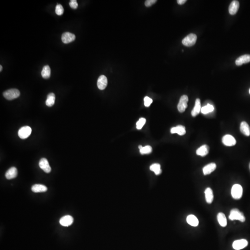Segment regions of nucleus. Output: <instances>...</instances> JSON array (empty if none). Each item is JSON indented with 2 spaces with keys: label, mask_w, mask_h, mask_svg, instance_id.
<instances>
[{
  "label": "nucleus",
  "mask_w": 250,
  "mask_h": 250,
  "mask_svg": "<svg viewBox=\"0 0 250 250\" xmlns=\"http://www.w3.org/2000/svg\"><path fill=\"white\" fill-rule=\"evenodd\" d=\"M153 102V100L148 97H146L144 98V105L146 107H148L151 105Z\"/></svg>",
  "instance_id": "obj_32"
},
{
  "label": "nucleus",
  "mask_w": 250,
  "mask_h": 250,
  "mask_svg": "<svg viewBox=\"0 0 250 250\" xmlns=\"http://www.w3.org/2000/svg\"><path fill=\"white\" fill-rule=\"evenodd\" d=\"M189 101L188 97L186 95H183L180 98L179 103L177 105V109L180 113H183L185 111L188 107V102Z\"/></svg>",
  "instance_id": "obj_5"
},
{
  "label": "nucleus",
  "mask_w": 250,
  "mask_h": 250,
  "mask_svg": "<svg viewBox=\"0 0 250 250\" xmlns=\"http://www.w3.org/2000/svg\"><path fill=\"white\" fill-rule=\"evenodd\" d=\"M241 132L244 135L249 136L250 135V127L245 121H242L240 126Z\"/></svg>",
  "instance_id": "obj_19"
},
{
  "label": "nucleus",
  "mask_w": 250,
  "mask_h": 250,
  "mask_svg": "<svg viewBox=\"0 0 250 250\" xmlns=\"http://www.w3.org/2000/svg\"><path fill=\"white\" fill-rule=\"evenodd\" d=\"M55 12H56V14L58 15H61L63 14L64 12V8L63 7L61 4H58L56 6V9H55Z\"/></svg>",
  "instance_id": "obj_31"
},
{
  "label": "nucleus",
  "mask_w": 250,
  "mask_h": 250,
  "mask_svg": "<svg viewBox=\"0 0 250 250\" xmlns=\"http://www.w3.org/2000/svg\"><path fill=\"white\" fill-rule=\"evenodd\" d=\"M69 5L70 6L74 9H76L78 7V3L76 0H71V1H70L69 3Z\"/></svg>",
  "instance_id": "obj_33"
},
{
  "label": "nucleus",
  "mask_w": 250,
  "mask_h": 250,
  "mask_svg": "<svg viewBox=\"0 0 250 250\" xmlns=\"http://www.w3.org/2000/svg\"><path fill=\"white\" fill-rule=\"evenodd\" d=\"M249 93H250V90H249Z\"/></svg>",
  "instance_id": "obj_38"
},
{
  "label": "nucleus",
  "mask_w": 250,
  "mask_h": 250,
  "mask_svg": "<svg viewBox=\"0 0 250 250\" xmlns=\"http://www.w3.org/2000/svg\"><path fill=\"white\" fill-rule=\"evenodd\" d=\"M217 220L218 222L222 227H225L227 225V220L224 214L219 213L217 214Z\"/></svg>",
  "instance_id": "obj_24"
},
{
  "label": "nucleus",
  "mask_w": 250,
  "mask_h": 250,
  "mask_svg": "<svg viewBox=\"0 0 250 250\" xmlns=\"http://www.w3.org/2000/svg\"><path fill=\"white\" fill-rule=\"evenodd\" d=\"M197 38V36L195 34L191 33L183 39L182 43L186 47H192L196 43Z\"/></svg>",
  "instance_id": "obj_2"
},
{
  "label": "nucleus",
  "mask_w": 250,
  "mask_h": 250,
  "mask_svg": "<svg viewBox=\"0 0 250 250\" xmlns=\"http://www.w3.org/2000/svg\"><path fill=\"white\" fill-rule=\"evenodd\" d=\"M187 222L190 225L193 226H197L199 224V221L196 216L193 214H191L187 218Z\"/></svg>",
  "instance_id": "obj_23"
},
{
  "label": "nucleus",
  "mask_w": 250,
  "mask_h": 250,
  "mask_svg": "<svg viewBox=\"0 0 250 250\" xmlns=\"http://www.w3.org/2000/svg\"><path fill=\"white\" fill-rule=\"evenodd\" d=\"M240 7V3L238 1H233L229 7V12L231 15H234L237 13Z\"/></svg>",
  "instance_id": "obj_15"
},
{
  "label": "nucleus",
  "mask_w": 250,
  "mask_h": 250,
  "mask_svg": "<svg viewBox=\"0 0 250 250\" xmlns=\"http://www.w3.org/2000/svg\"><path fill=\"white\" fill-rule=\"evenodd\" d=\"M222 141L224 145L228 146H232L236 144V139L231 135L227 134L224 136Z\"/></svg>",
  "instance_id": "obj_8"
},
{
  "label": "nucleus",
  "mask_w": 250,
  "mask_h": 250,
  "mask_svg": "<svg viewBox=\"0 0 250 250\" xmlns=\"http://www.w3.org/2000/svg\"><path fill=\"white\" fill-rule=\"evenodd\" d=\"M51 70L49 66L48 65L44 66L41 71L42 77L43 78L46 79H48L51 76Z\"/></svg>",
  "instance_id": "obj_26"
},
{
  "label": "nucleus",
  "mask_w": 250,
  "mask_h": 250,
  "mask_svg": "<svg viewBox=\"0 0 250 250\" xmlns=\"http://www.w3.org/2000/svg\"><path fill=\"white\" fill-rule=\"evenodd\" d=\"M98 88L100 90H104L107 86V78L104 75H101L98 79L97 83Z\"/></svg>",
  "instance_id": "obj_11"
},
{
  "label": "nucleus",
  "mask_w": 250,
  "mask_h": 250,
  "mask_svg": "<svg viewBox=\"0 0 250 250\" xmlns=\"http://www.w3.org/2000/svg\"><path fill=\"white\" fill-rule=\"evenodd\" d=\"M250 62V55L245 54L238 58L235 61V64L237 66H241L243 64H246Z\"/></svg>",
  "instance_id": "obj_13"
},
{
  "label": "nucleus",
  "mask_w": 250,
  "mask_h": 250,
  "mask_svg": "<svg viewBox=\"0 0 250 250\" xmlns=\"http://www.w3.org/2000/svg\"><path fill=\"white\" fill-rule=\"evenodd\" d=\"M248 245V242L244 239L237 240L233 244V247L236 250H240L245 248Z\"/></svg>",
  "instance_id": "obj_10"
},
{
  "label": "nucleus",
  "mask_w": 250,
  "mask_h": 250,
  "mask_svg": "<svg viewBox=\"0 0 250 250\" xmlns=\"http://www.w3.org/2000/svg\"><path fill=\"white\" fill-rule=\"evenodd\" d=\"M138 148L140 150V153L141 154H150L152 152V147L150 146H145L143 147L142 146H138Z\"/></svg>",
  "instance_id": "obj_29"
},
{
  "label": "nucleus",
  "mask_w": 250,
  "mask_h": 250,
  "mask_svg": "<svg viewBox=\"0 0 250 250\" xmlns=\"http://www.w3.org/2000/svg\"><path fill=\"white\" fill-rule=\"evenodd\" d=\"M216 168V165L214 163H210L204 167L203 171L204 175L210 174Z\"/></svg>",
  "instance_id": "obj_14"
},
{
  "label": "nucleus",
  "mask_w": 250,
  "mask_h": 250,
  "mask_svg": "<svg viewBox=\"0 0 250 250\" xmlns=\"http://www.w3.org/2000/svg\"><path fill=\"white\" fill-rule=\"evenodd\" d=\"M209 150L210 148L207 145H203L196 150V154L202 157L206 156L209 153Z\"/></svg>",
  "instance_id": "obj_18"
},
{
  "label": "nucleus",
  "mask_w": 250,
  "mask_h": 250,
  "mask_svg": "<svg viewBox=\"0 0 250 250\" xmlns=\"http://www.w3.org/2000/svg\"><path fill=\"white\" fill-rule=\"evenodd\" d=\"M73 217L70 215H66L60 219L59 223L62 226H69L73 222Z\"/></svg>",
  "instance_id": "obj_12"
},
{
  "label": "nucleus",
  "mask_w": 250,
  "mask_h": 250,
  "mask_svg": "<svg viewBox=\"0 0 250 250\" xmlns=\"http://www.w3.org/2000/svg\"><path fill=\"white\" fill-rule=\"evenodd\" d=\"M231 194L233 198L235 200L241 199L243 194V188L241 186L238 184H234L232 188Z\"/></svg>",
  "instance_id": "obj_4"
},
{
  "label": "nucleus",
  "mask_w": 250,
  "mask_h": 250,
  "mask_svg": "<svg viewBox=\"0 0 250 250\" xmlns=\"http://www.w3.org/2000/svg\"><path fill=\"white\" fill-rule=\"evenodd\" d=\"M150 170L154 172L156 175H159L162 173V170L161 169V166L159 164H153L150 167Z\"/></svg>",
  "instance_id": "obj_27"
},
{
  "label": "nucleus",
  "mask_w": 250,
  "mask_h": 250,
  "mask_svg": "<svg viewBox=\"0 0 250 250\" xmlns=\"http://www.w3.org/2000/svg\"><path fill=\"white\" fill-rule=\"evenodd\" d=\"M186 0H177V2L179 5H182L186 2Z\"/></svg>",
  "instance_id": "obj_35"
},
{
  "label": "nucleus",
  "mask_w": 250,
  "mask_h": 250,
  "mask_svg": "<svg viewBox=\"0 0 250 250\" xmlns=\"http://www.w3.org/2000/svg\"><path fill=\"white\" fill-rule=\"evenodd\" d=\"M171 133L172 134H177L179 135H184L186 134L185 127L182 125H178L176 127L172 128Z\"/></svg>",
  "instance_id": "obj_17"
},
{
  "label": "nucleus",
  "mask_w": 250,
  "mask_h": 250,
  "mask_svg": "<svg viewBox=\"0 0 250 250\" xmlns=\"http://www.w3.org/2000/svg\"><path fill=\"white\" fill-rule=\"evenodd\" d=\"M205 194L206 203L208 204L212 203L214 200L213 192L212 190L210 188H207L205 191Z\"/></svg>",
  "instance_id": "obj_22"
},
{
  "label": "nucleus",
  "mask_w": 250,
  "mask_h": 250,
  "mask_svg": "<svg viewBox=\"0 0 250 250\" xmlns=\"http://www.w3.org/2000/svg\"><path fill=\"white\" fill-rule=\"evenodd\" d=\"M31 190L34 193L45 192L47 191V188L44 185L36 184L32 186Z\"/></svg>",
  "instance_id": "obj_20"
},
{
  "label": "nucleus",
  "mask_w": 250,
  "mask_h": 250,
  "mask_svg": "<svg viewBox=\"0 0 250 250\" xmlns=\"http://www.w3.org/2000/svg\"><path fill=\"white\" fill-rule=\"evenodd\" d=\"M62 40L65 44H69L71 43L76 39L75 34L70 32H66L62 35Z\"/></svg>",
  "instance_id": "obj_9"
},
{
  "label": "nucleus",
  "mask_w": 250,
  "mask_h": 250,
  "mask_svg": "<svg viewBox=\"0 0 250 250\" xmlns=\"http://www.w3.org/2000/svg\"><path fill=\"white\" fill-rule=\"evenodd\" d=\"M2 65H1V66H0V71H2Z\"/></svg>",
  "instance_id": "obj_36"
},
{
  "label": "nucleus",
  "mask_w": 250,
  "mask_h": 250,
  "mask_svg": "<svg viewBox=\"0 0 250 250\" xmlns=\"http://www.w3.org/2000/svg\"><path fill=\"white\" fill-rule=\"evenodd\" d=\"M146 122V119L144 118H141L139 119V120L136 123L137 129H138V130H140V129H142Z\"/></svg>",
  "instance_id": "obj_30"
},
{
  "label": "nucleus",
  "mask_w": 250,
  "mask_h": 250,
  "mask_svg": "<svg viewBox=\"0 0 250 250\" xmlns=\"http://www.w3.org/2000/svg\"><path fill=\"white\" fill-rule=\"evenodd\" d=\"M229 218L231 221L238 220L242 222L245 221V216L244 215L243 213L237 208H233L231 210Z\"/></svg>",
  "instance_id": "obj_1"
},
{
  "label": "nucleus",
  "mask_w": 250,
  "mask_h": 250,
  "mask_svg": "<svg viewBox=\"0 0 250 250\" xmlns=\"http://www.w3.org/2000/svg\"><path fill=\"white\" fill-rule=\"evenodd\" d=\"M3 96L8 100H12L19 97L20 96V92L16 89H12L6 90L3 93Z\"/></svg>",
  "instance_id": "obj_3"
},
{
  "label": "nucleus",
  "mask_w": 250,
  "mask_h": 250,
  "mask_svg": "<svg viewBox=\"0 0 250 250\" xmlns=\"http://www.w3.org/2000/svg\"><path fill=\"white\" fill-rule=\"evenodd\" d=\"M55 95L54 93H51L48 94L46 101V104L49 107H52L55 104Z\"/></svg>",
  "instance_id": "obj_25"
},
{
  "label": "nucleus",
  "mask_w": 250,
  "mask_h": 250,
  "mask_svg": "<svg viewBox=\"0 0 250 250\" xmlns=\"http://www.w3.org/2000/svg\"><path fill=\"white\" fill-rule=\"evenodd\" d=\"M39 165L40 168L45 172L49 173L51 172V167L50 166L47 159L46 158H42L39 162Z\"/></svg>",
  "instance_id": "obj_7"
},
{
  "label": "nucleus",
  "mask_w": 250,
  "mask_h": 250,
  "mask_svg": "<svg viewBox=\"0 0 250 250\" xmlns=\"http://www.w3.org/2000/svg\"><path fill=\"white\" fill-rule=\"evenodd\" d=\"M18 174V171L15 167H12L9 169L5 174V176L7 179H12L15 178Z\"/></svg>",
  "instance_id": "obj_16"
},
{
  "label": "nucleus",
  "mask_w": 250,
  "mask_h": 250,
  "mask_svg": "<svg viewBox=\"0 0 250 250\" xmlns=\"http://www.w3.org/2000/svg\"><path fill=\"white\" fill-rule=\"evenodd\" d=\"M157 2V1L156 0H147L145 2V6L147 7H151L153 4Z\"/></svg>",
  "instance_id": "obj_34"
},
{
  "label": "nucleus",
  "mask_w": 250,
  "mask_h": 250,
  "mask_svg": "<svg viewBox=\"0 0 250 250\" xmlns=\"http://www.w3.org/2000/svg\"><path fill=\"white\" fill-rule=\"evenodd\" d=\"M249 168H250V164H249Z\"/></svg>",
  "instance_id": "obj_37"
},
{
  "label": "nucleus",
  "mask_w": 250,
  "mask_h": 250,
  "mask_svg": "<svg viewBox=\"0 0 250 250\" xmlns=\"http://www.w3.org/2000/svg\"><path fill=\"white\" fill-rule=\"evenodd\" d=\"M32 133V129L30 127L24 126L19 129L18 135L21 139H26Z\"/></svg>",
  "instance_id": "obj_6"
},
{
  "label": "nucleus",
  "mask_w": 250,
  "mask_h": 250,
  "mask_svg": "<svg viewBox=\"0 0 250 250\" xmlns=\"http://www.w3.org/2000/svg\"><path fill=\"white\" fill-rule=\"evenodd\" d=\"M201 110V100L200 99H196L195 101L194 107L191 111V115L193 117H195L199 114Z\"/></svg>",
  "instance_id": "obj_21"
},
{
  "label": "nucleus",
  "mask_w": 250,
  "mask_h": 250,
  "mask_svg": "<svg viewBox=\"0 0 250 250\" xmlns=\"http://www.w3.org/2000/svg\"><path fill=\"white\" fill-rule=\"evenodd\" d=\"M214 110V107L210 104H207L206 105L201 108V112L204 115H206L208 113L213 112Z\"/></svg>",
  "instance_id": "obj_28"
}]
</instances>
